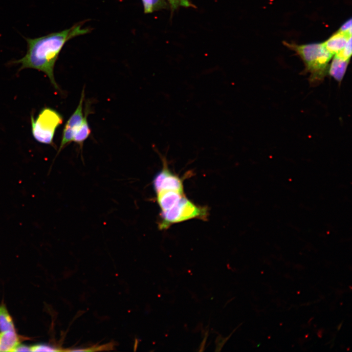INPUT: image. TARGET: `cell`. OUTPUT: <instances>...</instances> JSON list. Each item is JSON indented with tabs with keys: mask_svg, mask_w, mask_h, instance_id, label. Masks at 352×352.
Masks as SVG:
<instances>
[{
	"mask_svg": "<svg viewBox=\"0 0 352 352\" xmlns=\"http://www.w3.org/2000/svg\"><path fill=\"white\" fill-rule=\"evenodd\" d=\"M89 32L82 24L61 31L53 32L41 37L25 38L27 49L21 59L13 62L21 64L20 70L32 68L44 73L55 88L58 89L54 76V67L59 55L65 44L76 36Z\"/></svg>",
	"mask_w": 352,
	"mask_h": 352,
	"instance_id": "1",
	"label": "cell"
},
{
	"mask_svg": "<svg viewBox=\"0 0 352 352\" xmlns=\"http://www.w3.org/2000/svg\"><path fill=\"white\" fill-rule=\"evenodd\" d=\"M295 51L305 64V72L308 73L309 82L312 86L323 81L328 74V69L332 55L323 43H311L302 45L287 44Z\"/></svg>",
	"mask_w": 352,
	"mask_h": 352,
	"instance_id": "2",
	"label": "cell"
},
{
	"mask_svg": "<svg viewBox=\"0 0 352 352\" xmlns=\"http://www.w3.org/2000/svg\"><path fill=\"white\" fill-rule=\"evenodd\" d=\"M63 118L56 110L45 108L36 118L31 116V132L34 139L42 144L51 145L57 129L62 124Z\"/></svg>",
	"mask_w": 352,
	"mask_h": 352,
	"instance_id": "3",
	"label": "cell"
},
{
	"mask_svg": "<svg viewBox=\"0 0 352 352\" xmlns=\"http://www.w3.org/2000/svg\"><path fill=\"white\" fill-rule=\"evenodd\" d=\"M153 185L156 193L164 190L184 193L182 180L169 170L165 161L162 169L154 178Z\"/></svg>",
	"mask_w": 352,
	"mask_h": 352,
	"instance_id": "4",
	"label": "cell"
},
{
	"mask_svg": "<svg viewBox=\"0 0 352 352\" xmlns=\"http://www.w3.org/2000/svg\"><path fill=\"white\" fill-rule=\"evenodd\" d=\"M176 223L193 219L205 220L208 215L207 207L198 206L184 196L175 205Z\"/></svg>",
	"mask_w": 352,
	"mask_h": 352,
	"instance_id": "5",
	"label": "cell"
},
{
	"mask_svg": "<svg viewBox=\"0 0 352 352\" xmlns=\"http://www.w3.org/2000/svg\"><path fill=\"white\" fill-rule=\"evenodd\" d=\"M84 97L85 90L83 88L79 104L74 112L68 119L64 128L58 153L73 141L74 133L83 121L84 116L83 113Z\"/></svg>",
	"mask_w": 352,
	"mask_h": 352,
	"instance_id": "6",
	"label": "cell"
},
{
	"mask_svg": "<svg viewBox=\"0 0 352 352\" xmlns=\"http://www.w3.org/2000/svg\"><path fill=\"white\" fill-rule=\"evenodd\" d=\"M156 195L157 202L161 212L170 209L185 196L184 193L174 190L161 191Z\"/></svg>",
	"mask_w": 352,
	"mask_h": 352,
	"instance_id": "7",
	"label": "cell"
},
{
	"mask_svg": "<svg viewBox=\"0 0 352 352\" xmlns=\"http://www.w3.org/2000/svg\"><path fill=\"white\" fill-rule=\"evenodd\" d=\"M351 37L352 35L338 31L323 44L326 49L332 55H336L343 49L348 39Z\"/></svg>",
	"mask_w": 352,
	"mask_h": 352,
	"instance_id": "8",
	"label": "cell"
},
{
	"mask_svg": "<svg viewBox=\"0 0 352 352\" xmlns=\"http://www.w3.org/2000/svg\"><path fill=\"white\" fill-rule=\"evenodd\" d=\"M349 63V60L334 55L331 62L329 65L328 74L337 82H341L346 72Z\"/></svg>",
	"mask_w": 352,
	"mask_h": 352,
	"instance_id": "9",
	"label": "cell"
},
{
	"mask_svg": "<svg viewBox=\"0 0 352 352\" xmlns=\"http://www.w3.org/2000/svg\"><path fill=\"white\" fill-rule=\"evenodd\" d=\"M20 344V337L14 331L0 332V352H13Z\"/></svg>",
	"mask_w": 352,
	"mask_h": 352,
	"instance_id": "10",
	"label": "cell"
},
{
	"mask_svg": "<svg viewBox=\"0 0 352 352\" xmlns=\"http://www.w3.org/2000/svg\"><path fill=\"white\" fill-rule=\"evenodd\" d=\"M87 115L88 113L86 112L82 122L74 133L72 141L78 144L81 148L84 141L89 137L91 132Z\"/></svg>",
	"mask_w": 352,
	"mask_h": 352,
	"instance_id": "11",
	"label": "cell"
},
{
	"mask_svg": "<svg viewBox=\"0 0 352 352\" xmlns=\"http://www.w3.org/2000/svg\"><path fill=\"white\" fill-rule=\"evenodd\" d=\"M14 331L12 319L4 305L0 306V331Z\"/></svg>",
	"mask_w": 352,
	"mask_h": 352,
	"instance_id": "12",
	"label": "cell"
},
{
	"mask_svg": "<svg viewBox=\"0 0 352 352\" xmlns=\"http://www.w3.org/2000/svg\"><path fill=\"white\" fill-rule=\"evenodd\" d=\"M142 1L146 13H152L164 8L166 5L164 0H142Z\"/></svg>",
	"mask_w": 352,
	"mask_h": 352,
	"instance_id": "13",
	"label": "cell"
},
{
	"mask_svg": "<svg viewBox=\"0 0 352 352\" xmlns=\"http://www.w3.org/2000/svg\"><path fill=\"white\" fill-rule=\"evenodd\" d=\"M334 55L346 60H350L352 55V37L349 38L343 49Z\"/></svg>",
	"mask_w": 352,
	"mask_h": 352,
	"instance_id": "14",
	"label": "cell"
},
{
	"mask_svg": "<svg viewBox=\"0 0 352 352\" xmlns=\"http://www.w3.org/2000/svg\"><path fill=\"white\" fill-rule=\"evenodd\" d=\"M32 352H56L60 351L59 350L52 346L46 345H36L30 347Z\"/></svg>",
	"mask_w": 352,
	"mask_h": 352,
	"instance_id": "15",
	"label": "cell"
},
{
	"mask_svg": "<svg viewBox=\"0 0 352 352\" xmlns=\"http://www.w3.org/2000/svg\"><path fill=\"white\" fill-rule=\"evenodd\" d=\"M172 9L175 10L179 6H191L189 0H168Z\"/></svg>",
	"mask_w": 352,
	"mask_h": 352,
	"instance_id": "16",
	"label": "cell"
},
{
	"mask_svg": "<svg viewBox=\"0 0 352 352\" xmlns=\"http://www.w3.org/2000/svg\"><path fill=\"white\" fill-rule=\"evenodd\" d=\"M340 31L352 35V20L349 19L345 22L339 29Z\"/></svg>",
	"mask_w": 352,
	"mask_h": 352,
	"instance_id": "17",
	"label": "cell"
},
{
	"mask_svg": "<svg viewBox=\"0 0 352 352\" xmlns=\"http://www.w3.org/2000/svg\"><path fill=\"white\" fill-rule=\"evenodd\" d=\"M29 352L31 351L30 347L22 345H18L13 350V352Z\"/></svg>",
	"mask_w": 352,
	"mask_h": 352,
	"instance_id": "18",
	"label": "cell"
}]
</instances>
